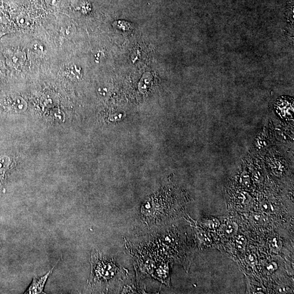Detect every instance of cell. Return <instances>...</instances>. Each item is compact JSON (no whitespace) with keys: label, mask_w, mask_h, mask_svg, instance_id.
I'll use <instances>...</instances> for the list:
<instances>
[{"label":"cell","mask_w":294,"mask_h":294,"mask_svg":"<svg viewBox=\"0 0 294 294\" xmlns=\"http://www.w3.org/2000/svg\"><path fill=\"white\" fill-rule=\"evenodd\" d=\"M91 277L94 281H107L112 278L117 272L118 268L112 262H109L99 258L98 254L92 256Z\"/></svg>","instance_id":"1"},{"label":"cell","mask_w":294,"mask_h":294,"mask_svg":"<svg viewBox=\"0 0 294 294\" xmlns=\"http://www.w3.org/2000/svg\"><path fill=\"white\" fill-rule=\"evenodd\" d=\"M60 259L58 260V262L55 265H54L53 267L51 269L50 271L46 273L44 276L40 277H35L33 278V281L29 287L28 289L26 291L25 293L27 294H38V293H45L43 292V289L44 288V286L46 283L47 279H48L49 276L51 274L53 269L56 267V266L60 262Z\"/></svg>","instance_id":"2"}]
</instances>
